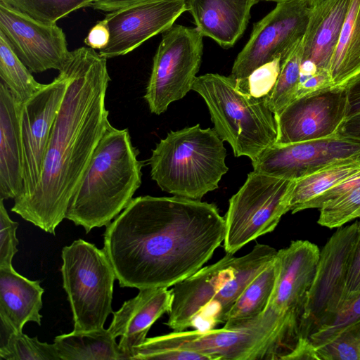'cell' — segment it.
I'll list each match as a JSON object with an SVG mask.
<instances>
[{
    "instance_id": "cell-1",
    "label": "cell",
    "mask_w": 360,
    "mask_h": 360,
    "mask_svg": "<svg viewBox=\"0 0 360 360\" xmlns=\"http://www.w3.org/2000/svg\"><path fill=\"white\" fill-rule=\"evenodd\" d=\"M213 203L139 196L106 226L103 250L122 288H169L200 269L224 242Z\"/></svg>"
},
{
    "instance_id": "cell-2",
    "label": "cell",
    "mask_w": 360,
    "mask_h": 360,
    "mask_svg": "<svg viewBox=\"0 0 360 360\" xmlns=\"http://www.w3.org/2000/svg\"><path fill=\"white\" fill-rule=\"evenodd\" d=\"M64 67L69 83L53 124L39 182L11 211L55 235L70 199L110 123L105 96L107 58L82 46L70 51Z\"/></svg>"
},
{
    "instance_id": "cell-3",
    "label": "cell",
    "mask_w": 360,
    "mask_h": 360,
    "mask_svg": "<svg viewBox=\"0 0 360 360\" xmlns=\"http://www.w3.org/2000/svg\"><path fill=\"white\" fill-rule=\"evenodd\" d=\"M138 155L128 129L110 124L70 199L65 219L86 233L108 225L141 184L143 162Z\"/></svg>"
},
{
    "instance_id": "cell-4",
    "label": "cell",
    "mask_w": 360,
    "mask_h": 360,
    "mask_svg": "<svg viewBox=\"0 0 360 360\" xmlns=\"http://www.w3.org/2000/svg\"><path fill=\"white\" fill-rule=\"evenodd\" d=\"M276 250L257 243L241 257L226 253L171 289L172 302L165 324L174 331L207 330L225 323L232 307L251 281L275 257Z\"/></svg>"
},
{
    "instance_id": "cell-5",
    "label": "cell",
    "mask_w": 360,
    "mask_h": 360,
    "mask_svg": "<svg viewBox=\"0 0 360 360\" xmlns=\"http://www.w3.org/2000/svg\"><path fill=\"white\" fill-rule=\"evenodd\" d=\"M293 324L271 309L243 326L182 330L146 338L133 360L158 359L161 354L186 350L210 360L283 359L295 338Z\"/></svg>"
},
{
    "instance_id": "cell-6",
    "label": "cell",
    "mask_w": 360,
    "mask_h": 360,
    "mask_svg": "<svg viewBox=\"0 0 360 360\" xmlns=\"http://www.w3.org/2000/svg\"><path fill=\"white\" fill-rule=\"evenodd\" d=\"M224 141L214 129L200 124L169 131L152 150L151 179L162 191L200 200L217 189L228 172Z\"/></svg>"
},
{
    "instance_id": "cell-7",
    "label": "cell",
    "mask_w": 360,
    "mask_h": 360,
    "mask_svg": "<svg viewBox=\"0 0 360 360\" xmlns=\"http://www.w3.org/2000/svg\"><path fill=\"white\" fill-rule=\"evenodd\" d=\"M192 90L205 101L214 130L236 157L247 156L252 161L276 142L275 115L266 99L242 93L231 75L198 76Z\"/></svg>"
},
{
    "instance_id": "cell-8",
    "label": "cell",
    "mask_w": 360,
    "mask_h": 360,
    "mask_svg": "<svg viewBox=\"0 0 360 360\" xmlns=\"http://www.w3.org/2000/svg\"><path fill=\"white\" fill-rule=\"evenodd\" d=\"M63 286L72 313L73 330L103 328L112 314L116 275L105 250L82 239L62 249Z\"/></svg>"
},
{
    "instance_id": "cell-9",
    "label": "cell",
    "mask_w": 360,
    "mask_h": 360,
    "mask_svg": "<svg viewBox=\"0 0 360 360\" xmlns=\"http://www.w3.org/2000/svg\"><path fill=\"white\" fill-rule=\"evenodd\" d=\"M295 181L253 172L229 199L224 216V250L234 255L245 245L273 231L290 211Z\"/></svg>"
},
{
    "instance_id": "cell-10",
    "label": "cell",
    "mask_w": 360,
    "mask_h": 360,
    "mask_svg": "<svg viewBox=\"0 0 360 360\" xmlns=\"http://www.w3.org/2000/svg\"><path fill=\"white\" fill-rule=\"evenodd\" d=\"M202 38L197 28L180 25L162 32L143 96L152 113H163L192 90L201 64Z\"/></svg>"
},
{
    "instance_id": "cell-11",
    "label": "cell",
    "mask_w": 360,
    "mask_h": 360,
    "mask_svg": "<svg viewBox=\"0 0 360 360\" xmlns=\"http://www.w3.org/2000/svg\"><path fill=\"white\" fill-rule=\"evenodd\" d=\"M359 221L338 230L322 250L300 321L301 338L309 335L336 313L345 301V285L352 255L357 242Z\"/></svg>"
},
{
    "instance_id": "cell-12",
    "label": "cell",
    "mask_w": 360,
    "mask_h": 360,
    "mask_svg": "<svg viewBox=\"0 0 360 360\" xmlns=\"http://www.w3.org/2000/svg\"><path fill=\"white\" fill-rule=\"evenodd\" d=\"M311 0H285L254 25L236 57L231 76L242 79L274 59H285L302 41L314 8Z\"/></svg>"
},
{
    "instance_id": "cell-13",
    "label": "cell",
    "mask_w": 360,
    "mask_h": 360,
    "mask_svg": "<svg viewBox=\"0 0 360 360\" xmlns=\"http://www.w3.org/2000/svg\"><path fill=\"white\" fill-rule=\"evenodd\" d=\"M68 83L69 75L63 66L51 83L21 105L22 190L14 202L29 197L39 182L51 131Z\"/></svg>"
},
{
    "instance_id": "cell-14",
    "label": "cell",
    "mask_w": 360,
    "mask_h": 360,
    "mask_svg": "<svg viewBox=\"0 0 360 360\" xmlns=\"http://www.w3.org/2000/svg\"><path fill=\"white\" fill-rule=\"evenodd\" d=\"M360 162V143L338 134L327 138L274 145L252 160L253 170L297 181L325 168Z\"/></svg>"
},
{
    "instance_id": "cell-15",
    "label": "cell",
    "mask_w": 360,
    "mask_h": 360,
    "mask_svg": "<svg viewBox=\"0 0 360 360\" xmlns=\"http://www.w3.org/2000/svg\"><path fill=\"white\" fill-rule=\"evenodd\" d=\"M343 86H331L303 96L275 115L278 145L327 138L337 134L347 117Z\"/></svg>"
},
{
    "instance_id": "cell-16",
    "label": "cell",
    "mask_w": 360,
    "mask_h": 360,
    "mask_svg": "<svg viewBox=\"0 0 360 360\" xmlns=\"http://www.w3.org/2000/svg\"><path fill=\"white\" fill-rule=\"evenodd\" d=\"M0 32L31 72L60 71L68 57L65 34L56 23L37 21L1 3Z\"/></svg>"
},
{
    "instance_id": "cell-17",
    "label": "cell",
    "mask_w": 360,
    "mask_h": 360,
    "mask_svg": "<svg viewBox=\"0 0 360 360\" xmlns=\"http://www.w3.org/2000/svg\"><path fill=\"white\" fill-rule=\"evenodd\" d=\"M187 11L186 0H148L108 13V44L98 53L108 58L125 55L171 27Z\"/></svg>"
},
{
    "instance_id": "cell-18",
    "label": "cell",
    "mask_w": 360,
    "mask_h": 360,
    "mask_svg": "<svg viewBox=\"0 0 360 360\" xmlns=\"http://www.w3.org/2000/svg\"><path fill=\"white\" fill-rule=\"evenodd\" d=\"M319 257L318 246L308 240L292 241L288 247L277 251V277L267 308L300 323Z\"/></svg>"
},
{
    "instance_id": "cell-19",
    "label": "cell",
    "mask_w": 360,
    "mask_h": 360,
    "mask_svg": "<svg viewBox=\"0 0 360 360\" xmlns=\"http://www.w3.org/2000/svg\"><path fill=\"white\" fill-rule=\"evenodd\" d=\"M172 302V293L167 288L140 289L135 297L112 312L108 329L115 338L121 337L118 345L123 359H134L152 325L165 313H169Z\"/></svg>"
},
{
    "instance_id": "cell-20",
    "label": "cell",
    "mask_w": 360,
    "mask_h": 360,
    "mask_svg": "<svg viewBox=\"0 0 360 360\" xmlns=\"http://www.w3.org/2000/svg\"><path fill=\"white\" fill-rule=\"evenodd\" d=\"M259 0H186L196 28L224 49L243 35L252 7Z\"/></svg>"
},
{
    "instance_id": "cell-21",
    "label": "cell",
    "mask_w": 360,
    "mask_h": 360,
    "mask_svg": "<svg viewBox=\"0 0 360 360\" xmlns=\"http://www.w3.org/2000/svg\"><path fill=\"white\" fill-rule=\"evenodd\" d=\"M21 103L0 82V199H15L22 190Z\"/></svg>"
},
{
    "instance_id": "cell-22",
    "label": "cell",
    "mask_w": 360,
    "mask_h": 360,
    "mask_svg": "<svg viewBox=\"0 0 360 360\" xmlns=\"http://www.w3.org/2000/svg\"><path fill=\"white\" fill-rule=\"evenodd\" d=\"M352 0H324L314 5L302 38V58L330 72L332 56Z\"/></svg>"
},
{
    "instance_id": "cell-23",
    "label": "cell",
    "mask_w": 360,
    "mask_h": 360,
    "mask_svg": "<svg viewBox=\"0 0 360 360\" xmlns=\"http://www.w3.org/2000/svg\"><path fill=\"white\" fill-rule=\"evenodd\" d=\"M44 288L13 268H0V322L8 330L22 332L25 324L41 325Z\"/></svg>"
},
{
    "instance_id": "cell-24",
    "label": "cell",
    "mask_w": 360,
    "mask_h": 360,
    "mask_svg": "<svg viewBox=\"0 0 360 360\" xmlns=\"http://www.w3.org/2000/svg\"><path fill=\"white\" fill-rule=\"evenodd\" d=\"M53 345L60 360H122L115 338L108 329L74 331L56 336Z\"/></svg>"
},
{
    "instance_id": "cell-25",
    "label": "cell",
    "mask_w": 360,
    "mask_h": 360,
    "mask_svg": "<svg viewBox=\"0 0 360 360\" xmlns=\"http://www.w3.org/2000/svg\"><path fill=\"white\" fill-rule=\"evenodd\" d=\"M359 73L360 0H352L331 59L333 86H342Z\"/></svg>"
},
{
    "instance_id": "cell-26",
    "label": "cell",
    "mask_w": 360,
    "mask_h": 360,
    "mask_svg": "<svg viewBox=\"0 0 360 360\" xmlns=\"http://www.w3.org/2000/svg\"><path fill=\"white\" fill-rule=\"evenodd\" d=\"M277 272V263L274 257L239 296L228 314L224 328L233 329L243 326L266 311L276 284Z\"/></svg>"
},
{
    "instance_id": "cell-27",
    "label": "cell",
    "mask_w": 360,
    "mask_h": 360,
    "mask_svg": "<svg viewBox=\"0 0 360 360\" xmlns=\"http://www.w3.org/2000/svg\"><path fill=\"white\" fill-rule=\"evenodd\" d=\"M360 174V162L333 165L295 181L290 198V211H302L304 204L337 184Z\"/></svg>"
},
{
    "instance_id": "cell-28",
    "label": "cell",
    "mask_w": 360,
    "mask_h": 360,
    "mask_svg": "<svg viewBox=\"0 0 360 360\" xmlns=\"http://www.w3.org/2000/svg\"><path fill=\"white\" fill-rule=\"evenodd\" d=\"M0 77L17 101L25 103L44 86L37 82L0 32Z\"/></svg>"
},
{
    "instance_id": "cell-29",
    "label": "cell",
    "mask_w": 360,
    "mask_h": 360,
    "mask_svg": "<svg viewBox=\"0 0 360 360\" xmlns=\"http://www.w3.org/2000/svg\"><path fill=\"white\" fill-rule=\"evenodd\" d=\"M0 359L6 360H60L53 344L41 342L22 332L1 328Z\"/></svg>"
},
{
    "instance_id": "cell-30",
    "label": "cell",
    "mask_w": 360,
    "mask_h": 360,
    "mask_svg": "<svg viewBox=\"0 0 360 360\" xmlns=\"http://www.w3.org/2000/svg\"><path fill=\"white\" fill-rule=\"evenodd\" d=\"M94 0H0L8 8L37 21L56 23L70 13L91 6Z\"/></svg>"
},
{
    "instance_id": "cell-31",
    "label": "cell",
    "mask_w": 360,
    "mask_h": 360,
    "mask_svg": "<svg viewBox=\"0 0 360 360\" xmlns=\"http://www.w3.org/2000/svg\"><path fill=\"white\" fill-rule=\"evenodd\" d=\"M302 58L301 41L284 60L276 83L266 99L268 106L275 115L296 98Z\"/></svg>"
},
{
    "instance_id": "cell-32",
    "label": "cell",
    "mask_w": 360,
    "mask_h": 360,
    "mask_svg": "<svg viewBox=\"0 0 360 360\" xmlns=\"http://www.w3.org/2000/svg\"><path fill=\"white\" fill-rule=\"evenodd\" d=\"M360 322V292L347 298L341 308L309 335L315 349L339 335L347 328Z\"/></svg>"
},
{
    "instance_id": "cell-33",
    "label": "cell",
    "mask_w": 360,
    "mask_h": 360,
    "mask_svg": "<svg viewBox=\"0 0 360 360\" xmlns=\"http://www.w3.org/2000/svg\"><path fill=\"white\" fill-rule=\"evenodd\" d=\"M318 224L338 228L360 217V185L322 205Z\"/></svg>"
},
{
    "instance_id": "cell-34",
    "label": "cell",
    "mask_w": 360,
    "mask_h": 360,
    "mask_svg": "<svg viewBox=\"0 0 360 360\" xmlns=\"http://www.w3.org/2000/svg\"><path fill=\"white\" fill-rule=\"evenodd\" d=\"M285 59L276 58L257 68L247 77L235 79L237 89L253 97L267 99L276 83Z\"/></svg>"
},
{
    "instance_id": "cell-35",
    "label": "cell",
    "mask_w": 360,
    "mask_h": 360,
    "mask_svg": "<svg viewBox=\"0 0 360 360\" xmlns=\"http://www.w3.org/2000/svg\"><path fill=\"white\" fill-rule=\"evenodd\" d=\"M316 351L319 360H360V322Z\"/></svg>"
},
{
    "instance_id": "cell-36",
    "label": "cell",
    "mask_w": 360,
    "mask_h": 360,
    "mask_svg": "<svg viewBox=\"0 0 360 360\" xmlns=\"http://www.w3.org/2000/svg\"><path fill=\"white\" fill-rule=\"evenodd\" d=\"M18 224L13 221L0 199V268H13L12 260L18 252L16 230Z\"/></svg>"
},
{
    "instance_id": "cell-37",
    "label": "cell",
    "mask_w": 360,
    "mask_h": 360,
    "mask_svg": "<svg viewBox=\"0 0 360 360\" xmlns=\"http://www.w3.org/2000/svg\"><path fill=\"white\" fill-rule=\"evenodd\" d=\"M359 185L360 174L337 184L321 195L309 201L303 205L302 210L310 208L319 209L323 203L344 194Z\"/></svg>"
},
{
    "instance_id": "cell-38",
    "label": "cell",
    "mask_w": 360,
    "mask_h": 360,
    "mask_svg": "<svg viewBox=\"0 0 360 360\" xmlns=\"http://www.w3.org/2000/svg\"><path fill=\"white\" fill-rule=\"evenodd\" d=\"M360 292V221L356 244L351 257L345 285V300Z\"/></svg>"
},
{
    "instance_id": "cell-39",
    "label": "cell",
    "mask_w": 360,
    "mask_h": 360,
    "mask_svg": "<svg viewBox=\"0 0 360 360\" xmlns=\"http://www.w3.org/2000/svg\"><path fill=\"white\" fill-rule=\"evenodd\" d=\"M110 41V30L107 21L103 19L98 21L89 31L84 40L86 45L94 49H103Z\"/></svg>"
},
{
    "instance_id": "cell-40",
    "label": "cell",
    "mask_w": 360,
    "mask_h": 360,
    "mask_svg": "<svg viewBox=\"0 0 360 360\" xmlns=\"http://www.w3.org/2000/svg\"><path fill=\"white\" fill-rule=\"evenodd\" d=\"M347 96V117L360 111V73L344 86Z\"/></svg>"
},
{
    "instance_id": "cell-41",
    "label": "cell",
    "mask_w": 360,
    "mask_h": 360,
    "mask_svg": "<svg viewBox=\"0 0 360 360\" xmlns=\"http://www.w3.org/2000/svg\"><path fill=\"white\" fill-rule=\"evenodd\" d=\"M337 134L360 143V111L346 117Z\"/></svg>"
},
{
    "instance_id": "cell-42",
    "label": "cell",
    "mask_w": 360,
    "mask_h": 360,
    "mask_svg": "<svg viewBox=\"0 0 360 360\" xmlns=\"http://www.w3.org/2000/svg\"><path fill=\"white\" fill-rule=\"evenodd\" d=\"M148 0H94L91 6L103 11H114L123 7Z\"/></svg>"
},
{
    "instance_id": "cell-43",
    "label": "cell",
    "mask_w": 360,
    "mask_h": 360,
    "mask_svg": "<svg viewBox=\"0 0 360 360\" xmlns=\"http://www.w3.org/2000/svg\"><path fill=\"white\" fill-rule=\"evenodd\" d=\"M323 1H324V0H311L314 5L318 4L321 2H322Z\"/></svg>"
},
{
    "instance_id": "cell-44",
    "label": "cell",
    "mask_w": 360,
    "mask_h": 360,
    "mask_svg": "<svg viewBox=\"0 0 360 360\" xmlns=\"http://www.w3.org/2000/svg\"><path fill=\"white\" fill-rule=\"evenodd\" d=\"M265 1H276V2H280V1H285V0H265Z\"/></svg>"
}]
</instances>
